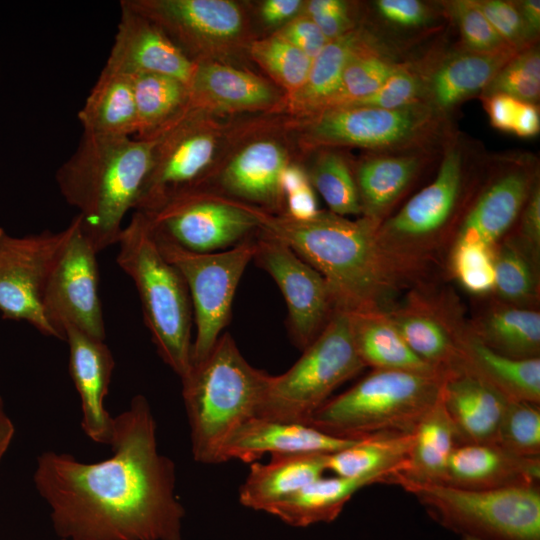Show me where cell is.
<instances>
[{
  "mask_svg": "<svg viewBox=\"0 0 540 540\" xmlns=\"http://www.w3.org/2000/svg\"><path fill=\"white\" fill-rule=\"evenodd\" d=\"M461 540H481V539H477V538H473V537H461Z\"/></svg>",
  "mask_w": 540,
  "mask_h": 540,
  "instance_id": "58",
  "label": "cell"
},
{
  "mask_svg": "<svg viewBox=\"0 0 540 540\" xmlns=\"http://www.w3.org/2000/svg\"><path fill=\"white\" fill-rule=\"evenodd\" d=\"M384 473L358 477L323 476L271 507L267 513L293 527L334 521L352 496L376 483H387Z\"/></svg>",
  "mask_w": 540,
  "mask_h": 540,
  "instance_id": "28",
  "label": "cell"
},
{
  "mask_svg": "<svg viewBox=\"0 0 540 540\" xmlns=\"http://www.w3.org/2000/svg\"><path fill=\"white\" fill-rule=\"evenodd\" d=\"M539 158L526 151L490 154L481 185L463 215L454 241L494 248L518 221L534 183Z\"/></svg>",
  "mask_w": 540,
  "mask_h": 540,
  "instance_id": "14",
  "label": "cell"
},
{
  "mask_svg": "<svg viewBox=\"0 0 540 540\" xmlns=\"http://www.w3.org/2000/svg\"><path fill=\"white\" fill-rule=\"evenodd\" d=\"M372 38L366 27L357 26L328 41L312 60L306 82L295 94L298 105L314 115L329 109L339 91L348 62Z\"/></svg>",
  "mask_w": 540,
  "mask_h": 540,
  "instance_id": "37",
  "label": "cell"
},
{
  "mask_svg": "<svg viewBox=\"0 0 540 540\" xmlns=\"http://www.w3.org/2000/svg\"><path fill=\"white\" fill-rule=\"evenodd\" d=\"M137 114L138 139L153 141L187 113L189 87L156 73L131 75Z\"/></svg>",
  "mask_w": 540,
  "mask_h": 540,
  "instance_id": "33",
  "label": "cell"
},
{
  "mask_svg": "<svg viewBox=\"0 0 540 540\" xmlns=\"http://www.w3.org/2000/svg\"><path fill=\"white\" fill-rule=\"evenodd\" d=\"M328 454L271 455L268 463L252 462L239 488V502L246 508L266 512L301 488L323 476Z\"/></svg>",
  "mask_w": 540,
  "mask_h": 540,
  "instance_id": "26",
  "label": "cell"
},
{
  "mask_svg": "<svg viewBox=\"0 0 540 540\" xmlns=\"http://www.w3.org/2000/svg\"><path fill=\"white\" fill-rule=\"evenodd\" d=\"M286 213L284 215L295 220L314 218L320 210L310 183L285 195Z\"/></svg>",
  "mask_w": 540,
  "mask_h": 540,
  "instance_id": "53",
  "label": "cell"
},
{
  "mask_svg": "<svg viewBox=\"0 0 540 540\" xmlns=\"http://www.w3.org/2000/svg\"><path fill=\"white\" fill-rule=\"evenodd\" d=\"M260 230L288 245L327 282L338 310L386 311L407 280L380 247L378 224L320 211L309 220L259 209Z\"/></svg>",
  "mask_w": 540,
  "mask_h": 540,
  "instance_id": "2",
  "label": "cell"
},
{
  "mask_svg": "<svg viewBox=\"0 0 540 540\" xmlns=\"http://www.w3.org/2000/svg\"><path fill=\"white\" fill-rule=\"evenodd\" d=\"M70 232L48 275L43 295L44 315L65 341L64 328L105 340L106 331L99 297L97 252L84 235L76 215Z\"/></svg>",
  "mask_w": 540,
  "mask_h": 540,
  "instance_id": "13",
  "label": "cell"
},
{
  "mask_svg": "<svg viewBox=\"0 0 540 540\" xmlns=\"http://www.w3.org/2000/svg\"><path fill=\"white\" fill-rule=\"evenodd\" d=\"M463 372L468 373L508 400L539 405L540 358L516 359L482 343L468 327L461 339Z\"/></svg>",
  "mask_w": 540,
  "mask_h": 540,
  "instance_id": "27",
  "label": "cell"
},
{
  "mask_svg": "<svg viewBox=\"0 0 540 540\" xmlns=\"http://www.w3.org/2000/svg\"><path fill=\"white\" fill-rule=\"evenodd\" d=\"M540 457L515 454L498 443H457L444 484L471 490L539 485Z\"/></svg>",
  "mask_w": 540,
  "mask_h": 540,
  "instance_id": "23",
  "label": "cell"
},
{
  "mask_svg": "<svg viewBox=\"0 0 540 540\" xmlns=\"http://www.w3.org/2000/svg\"><path fill=\"white\" fill-rule=\"evenodd\" d=\"M358 439L326 434L308 424L253 417L243 423L226 442L222 463L237 459L256 462L264 454H330L352 445Z\"/></svg>",
  "mask_w": 540,
  "mask_h": 540,
  "instance_id": "24",
  "label": "cell"
},
{
  "mask_svg": "<svg viewBox=\"0 0 540 540\" xmlns=\"http://www.w3.org/2000/svg\"><path fill=\"white\" fill-rule=\"evenodd\" d=\"M444 378L373 369L329 399L306 424L334 437L360 439L382 432H413L441 396Z\"/></svg>",
  "mask_w": 540,
  "mask_h": 540,
  "instance_id": "7",
  "label": "cell"
},
{
  "mask_svg": "<svg viewBox=\"0 0 540 540\" xmlns=\"http://www.w3.org/2000/svg\"><path fill=\"white\" fill-rule=\"evenodd\" d=\"M69 225L15 237L0 228V313L4 319L25 321L42 335L59 339L42 307L44 287Z\"/></svg>",
  "mask_w": 540,
  "mask_h": 540,
  "instance_id": "15",
  "label": "cell"
},
{
  "mask_svg": "<svg viewBox=\"0 0 540 540\" xmlns=\"http://www.w3.org/2000/svg\"><path fill=\"white\" fill-rule=\"evenodd\" d=\"M395 485L442 527L481 540H540L539 485L471 490L446 484Z\"/></svg>",
  "mask_w": 540,
  "mask_h": 540,
  "instance_id": "9",
  "label": "cell"
},
{
  "mask_svg": "<svg viewBox=\"0 0 540 540\" xmlns=\"http://www.w3.org/2000/svg\"><path fill=\"white\" fill-rule=\"evenodd\" d=\"M441 148L370 152L353 174L361 216L380 225L422 173L440 158Z\"/></svg>",
  "mask_w": 540,
  "mask_h": 540,
  "instance_id": "20",
  "label": "cell"
},
{
  "mask_svg": "<svg viewBox=\"0 0 540 540\" xmlns=\"http://www.w3.org/2000/svg\"><path fill=\"white\" fill-rule=\"evenodd\" d=\"M139 213L155 236L193 252L226 250L260 231L259 209L197 188Z\"/></svg>",
  "mask_w": 540,
  "mask_h": 540,
  "instance_id": "12",
  "label": "cell"
},
{
  "mask_svg": "<svg viewBox=\"0 0 540 540\" xmlns=\"http://www.w3.org/2000/svg\"><path fill=\"white\" fill-rule=\"evenodd\" d=\"M538 258L522 240H501L493 249L494 288L502 303L533 308L539 295Z\"/></svg>",
  "mask_w": 540,
  "mask_h": 540,
  "instance_id": "39",
  "label": "cell"
},
{
  "mask_svg": "<svg viewBox=\"0 0 540 540\" xmlns=\"http://www.w3.org/2000/svg\"><path fill=\"white\" fill-rule=\"evenodd\" d=\"M522 17L527 35L532 42H539L540 34V1L515 0Z\"/></svg>",
  "mask_w": 540,
  "mask_h": 540,
  "instance_id": "56",
  "label": "cell"
},
{
  "mask_svg": "<svg viewBox=\"0 0 540 540\" xmlns=\"http://www.w3.org/2000/svg\"><path fill=\"white\" fill-rule=\"evenodd\" d=\"M14 434V424L6 412L4 401L0 396V463L9 449Z\"/></svg>",
  "mask_w": 540,
  "mask_h": 540,
  "instance_id": "57",
  "label": "cell"
},
{
  "mask_svg": "<svg viewBox=\"0 0 540 540\" xmlns=\"http://www.w3.org/2000/svg\"><path fill=\"white\" fill-rule=\"evenodd\" d=\"M253 57L284 87L296 94L305 84L312 59L279 36L252 44Z\"/></svg>",
  "mask_w": 540,
  "mask_h": 540,
  "instance_id": "43",
  "label": "cell"
},
{
  "mask_svg": "<svg viewBox=\"0 0 540 540\" xmlns=\"http://www.w3.org/2000/svg\"><path fill=\"white\" fill-rule=\"evenodd\" d=\"M191 105L215 103L227 108H254L270 104L275 94L262 79L230 66L195 63L189 84Z\"/></svg>",
  "mask_w": 540,
  "mask_h": 540,
  "instance_id": "35",
  "label": "cell"
},
{
  "mask_svg": "<svg viewBox=\"0 0 540 540\" xmlns=\"http://www.w3.org/2000/svg\"><path fill=\"white\" fill-rule=\"evenodd\" d=\"M301 5L299 0H267L262 5V17L269 24H277L292 17Z\"/></svg>",
  "mask_w": 540,
  "mask_h": 540,
  "instance_id": "55",
  "label": "cell"
},
{
  "mask_svg": "<svg viewBox=\"0 0 540 540\" xmlns=\"http://www.w3.org/2000/svg\"><path fill=\"white\" fill-rule=\"evenodd\" d=\"M283 374L270 376L256 417L306 424L332 392L360 373L349 313L337 310L319 336Z\"/></svg>",
  "mask_w": 540,
  "mask_h": 540,
  "instance_id": "8",
  "label": "cell"
},
{
  "mask_svg": "<svg viewBox=\"0 0 540 540\" xmlns=\"http://www.w3.org/2000/svg\"><path fill=\"white\" fill-rule=\"evenodd\" d=\"M512 47L480 52L458 44L431 50L424 57L422 102L451 118L470 98L480 97L499 70L517 53Z\"/></svg>",
  "mask_w": 540,
  "mask_h": 540,
  "instance_id": "18",
  "label": "cell"
},
{
  "mask_svg": "<svg viewBox=\"0 0 540 540\" xmlns=\"http://www.w3.org/2000/svg\"><path fill=\"white\" fill-rule=\"evenodd\" d=\"M444 15L458 30L460 45L480 52L508 46L493 29L475 0H441Z\"/></svg>",
  "mask_w": 540,
  "mask_h": 540,
  "instance_id": "45",
  "label": "cell"
},
{
  "mask_svg": "<svg viewBox=\"0 0 540 540\" xmlns=\"http://www.w3.org/2000/svg\"><path fill=\"white\" fill-rule=\"evenodd\" d=\"M456 444V432L440 396L417 424L403 470L392 474L387 484L395 485L399 481L444 484L448 461Z\"/></svg>",
  "mask_w": 540,
  "mask_h": 540,
  "instance_id": "31",
  "label": "cell"
},
{
  "mask_svg": "<svg viewBox=\"0 0 540 540\" xmlns=\"http://www.w3.org/2000/svg\"><path fill=\"white\" fill-rule=\"evenodd\" d=\"M116 244V263L135 284L157 353L181 379L192 366L193 346V310L185 280L162 254L141 213L135 211Z\"/></svg>",
  "mask_w": 540,
  "mask_h": 540,
  "instance_id": "6",
  "label": "cell"
},
{
  "mask_svg": "<svg viewBox=\"0 0 540 540\" xmlns=\"http://www.w3.org/2000/svg\"><path fill=\"white\" fill-rule=\"evenodd\" d=\"M78 119L86 134L130 137L137 133L131 76L103 68Z\"/></svg>",
  "mask_w": 540,
  "mask_h": 540,
  "instance_id": "32",
  "label": "cell"
},
{
  "mask_svg": "<svg viewBox=\"0 0 540 540\" xmlns=\"http://www.w3.org/2000/svg\"><path fill=\"white\" fill-rule=\"evenodd\" d=\"M306 11L329 41L357 27L347 1L312 0L308 2Z\"/></svg>",
  "mask_w": 540,
  "mask_h": 540,
  "instance_id": "49",
  "label": "cell"
},
{
  "mask_svg": "<svg viewBox=\"0 0 540 540\" xmlns=\"http://www.w3.org/2000/svg\"><path fill=\"white\" fill-rule=\"evenodd\" d=\"M270 376L244 358L228 333L192 364L181 383L197 463H222L226 442L243 423L257 416Z\"/></svg>",
  "mask_w": 540,
  "mask_h": 540,
  "instance_id": "5",
  "label": "cell"
},
{
  "mask_svg": "<svg viewBox=\"0 0 540 540\" xmlns=\"http://www.w3.org/2000/svg\"><path fill=\"white\" fill-rule=\"evenodd\" d=\"M373 28L380 42L402 54L409 44L424 39L447 21L440 1L375 0L371 4Z\"/></svg>",
  "mask_w": 540,
  "mask_h": 540,
  "instance_id": "36",
  "label": "cell"
},
{
  "mask_svg": "<svg viewBox=\"0 0 540 540\" xmlns=\"http://www.w3.org/2000/svg\"><path fill=\"white\" fill-rule=\"evenodd\" d=\"M413 432H382L356 440L327 455L326 468L335 476L358 477L403 470L413 443ZM387 484V483H386Z\"/></svg>",
  "mask_w": 540,
  "mask_h": 540,
  "instance_id": "38",
  "label": "cell"
},
{
  "mask_svg": "<svg viewBox=\"0 0 540 540\" xmlns=\"http://www.w3.org/2000/svg\"><path fill=\"white\" fill-rule=\"evenodd\" d=\"M407 59L373 36L348 62L339 91L329 109L348 106L371 95Z\"/></svg>",
  "mask_w": 540,
  "mask_h": 540,
  "instance_id": "40",
  "label": "cell"
},
{
  "mask_svg": "<svg viewBox=\"0 0 540 540\" xmlns=\"http://www.w3.org/2000/svg\"><path fill=\"white\" fill-rule=\"evenodd\" d=\"M69 349L68 368L81 402V427L94 442L109 445L114 417L105 409L104 399L115 360L104 340L92 337L75 327L64 328Z\"/></svg>",
  "mask_w": 540,
  "mask_h": 540,
  "instance_id": "21",
  "label": "cell"
},
{
  "mask_svg": "<svg viewBox=\"0 0 540 540\" xmlns=\"http://www.w3.org/2000/svg\"><path fill=\"white\" fill-rule=\"evenodd\" d=\"M540 131L539 106L523 102L520 108L518 119L513 134L522 138H531Z\"/></svg>",
  "mask_w": 540,
  "mask_h": 540,
  "instance_id": "54",
  "label": "cell"
},
{
  "mask_svg": "<svg viewBox=\"0 0 540 540\" xmlns=\"http://www.w3.org/2000/svg\"><path fill=\"white\" fill-rule=\"evenodd\" d=\"M348 313L355 348L365 367L443 377L414 353L385 311Z\"/></svg>",
  "mask_w": 540,
  "mask_h": 540,
  "instance_id": "30",
  "label": "cell"
},
{
  "mask_svg": "<svg viewBox=\"0 0 540 540\" xmlns=\"http://www.w3.org/2000/svg\"><path fill=\"white\" fill-rule=\"evenodd\" d=\"M308 179L322 196L330 212L343 217L361 216L353 169L342 154L332 150L321 152Z\"/></svg>",
  "mask_w": 540,
  "mask_h": 540,
  "instance_id": "41",
  "label": "cell"
},
{
  "mask_svg": "<svg viewBox=\"0 0 540 540\" xmlns=\"http://www.w3.org/2000/svg\"><path fill=\"white\" fill-rule=\"evenodd\" d=\"M497 93L538 105L540 99L539 42L517 52L499 70L479 99Z\"/></svg>",
  "mask_w": 540,
  "mask_h": 540,
  "instance_id": "42",
  "label": "cell"
},
{
  "mask_svg": "<svg viewBox=\"0 0 540 540\" xmlns=\"http://www.w3.org/2000/svg\"><path fill=\"white\" fill-rule=\"evenodd\" d=\"M112 455L82 462L69 453L37 457L35 488L62 540H182L185 509L174 462L158 450L146 397L114 417Z\"/></svg>",
  "mask_w": 540,
  "mask_h": 540,
  "instance_id": "1",
  "label": "cell"
},
{
  "mask_svg": "<svg viewBox=\"0 0 540 540\" xmlns=\"http://www.w3.org/2000/svg\"><path fill=\"white\" fill-rule=\"evenodd\" d=\"M277 36L294 45L312 60L329 41L307 15L290 22Z\"/></svg>",
  "mask_w": 540,
  "mask_h": 540,
  "instance_id": "50",
  "label": "cell"
},
{
  "mask_svg": "<svg viewBox=\"0 0 540 540\" xmlns=\"http://www.w3.org/2000/svg\"><path fill=\"white\" fill-rule=\"evenodd\" d=\"M424 103L397 109L342 106L315 114L307 137L316 147L350 146L370 152L441 148L454 128Z\"/></svg>",
  "mask_w": 540,
  "mask_h": 540,
  "instance_id": "10",
  "label": "cell"
},
{
  "mask_svg": "<svg viewBox=\"0 0 540 540\" xmlns=\"http://www.w3.org/2000/svg\"><path fill=\"white\" fill-rule=\"evenodd\" d=\"M490 154L454 127L442 144L434 179L377 228L380 247L408 281L455 233L485 176Z\"/></svg>",
  "mask_w": 540,
  "mask_h": 540,
  "instance_id": "3",
  "label": "cell"
},
{
  "mask_svg": "<svg viewBox=\"0 0 540 540\" xmlns=\"http://www.w3.org/2000/svg\"><path fill=\"white\" fill-rule=\"evenodd\" d=\"M287 166L284 151L278 144L257 141L230 161L221 175V184L238 198L276 208L284 200L281 176Z\"/></svg>",
  "mask_w": 540,
  "mask_h": 540,
  "instance_id": "29",
  "label": "cell"
},
{
  "mask_svg": "<svg viewBox=\"0 0 540 540\" xmlns=\"http://www.w3.org/2000/svg\"><path fill=\"white\" fill-rule=\"evenodd\" d=\"M496 443L520 456L540 457L539 405L508 400Z\"/></svg>",
  "mask_w": 540,
  "mask_h": 540,
  "instance_id": "44",
  "label": "cell"
},
{
  "mask_svg": "<svg viewBox=\"0 0 540 540\" xmlns=\"http://www.w3.org/2000/svg\"><path fill=\"white\" fill-rule=\"evenodd\" d=\"M256 235L226 250L200 253L153 234L162 254L181 273L189 291L196 327L192 364L210 352L230 319L236 289L255 254Z\"/></svg>",
  "mask_w": 540,
  "mask_h": 540,
  "instance_id": "11",
  "label": "cell"
},
{
  "mask_svg": "<svg viewBox=\"0 0 540 540\" xmlns=\"http://www.w3.org/2000/svg\"><path fill=\"white\" fill-rule=\"evenodd\" d=\"M493 29L510 47L520 51L532 44L515 0H475Z\"/></svg>",
  "mask_w": 540,
  "mask_h": 540,
  "instance_id": "48",
  "label": "cell"
},
{
  "mask_svg": "<svg viewBox=\"0 0 540 540\" xmlns=\"http://www.w3.org/2000/svg\"><path fill=\"white\" fill-rule=\"evenodd\" d=\"M253 260L279 287L287 309L294 344L304 350L338 310L331 290L311 265L279 239L259 231Z\"/></svg>",
  "mask_w": 540,
  "mask_h": 540,
  "instance_id": "16",
  "label": "cell"
},
{
  "mask_svg": "<svg viewBox=\"0 0 540 540\" xmlns=\"http://www.w3.org/2000/svg\"><path fill=\"white\" fill-rule=\"evenodd\" d=\"M470 331L487 347L516 359L540 354V313L534 308L501 303L469 324Z\"/></svg>",
  "mask_w": 540,
  "mask_h": 540,
  "instance_id": "34",
  "label": "cell"
},
{
  "mask_svg": "<svg viewBox=\"0 0 540 540\" xmlns=\"http://www.w3.org/2000/svg\"><path fill=\"white\" fill-rule=\"evenodd\" d=\"M385 313L414 353L445 379L463 373L460 346L468 323L454 301L414 291Z\"/></svg>",
  "mask_w": 540,
  "mask_h": 540,
  "instance_id": "17",
  "label": "cell"
},
{
  "mask_svg": "<svg viewBox=\"0 0 540 540\" xmlns=\"http://www.w3.org/2000/svg\"><path fill=\"white\" fill-rule=\"evenodd\" d=\"M524 245L538 258L540 250V181L534 183L519 216Z\"/></svg>",
  "mask_w": 540,
  "mask_h": 540,
  "instance_id": "52",
  "label": "cell"
},
{
  "mask_svg": "<svg viewBox=\"0 0 540 540\" xmlns=\"http://www.w3.org/2000/svg\"><path fill=\"white\" fill-rule=\"evenodd\" d=\"M188 48L224 42L239 35L243 19L237 5L227 0H124Z\"/></svg>",
  "mask_w": 540,
  "mask_h": 540,
  "instance_id": "22",
  "label": "cell"
},
{
  "mask_svg": "<svg viewBox=\"0 0 540 540\" xmlns=\"http://www.w3.org/2000/svg\"><path fill=\"white\" fill-rule=\"evenodd\" d=\"M154 141L83 133L59 167L56 183L78 211L81 230L97 253L117 243L152 165Z\"/></svg>",
  "mask_w": 540,
  "mask_h": 540,
  "instance_id": "4",
  "label": "cell"
},
{
  "mask_svg": "<svg viewBox=\"0 0 540 540\" xmlns=\"http://www.w3.org/2000/svg\"><path fill=\"white\" fill-rule=\"evenodd\" d=\"M493 249L471 241H454L451 269L458 282L470 293L493 291Z\"/></svg>",
  "mask_w": 540,
  "mask_h": 540,
  "instance_id": "47",
  "label": "cell"
},
{
  "mask_svg": "<svg viewBox=\"0 0 540 540\" xmlns=\"http://www.w3.org/2000/svg\"><path fill=\"white\" fill-rule=\"evenodd\" d=\"M480 100L491 126L502 132L513 133L523 101L500 93Z\"/></svg>",
  "mask_w": 540,
  "mask_h": 540,
  "instance_id": "51",
  "label": "cell"
},
{
  "mask_svg": "<svg viewBox=\"0 0 540 540\" xmlns=\"http://www.w3.org/2000/svg\"><path fill=\"white\" fill-rule=\"evenodd\" d=\"M424 58L407 59L385 83L371 95L348 106L397 109L423 103Z\"/></svg>",
  "mask_w": 540,
  "mask_h": 540,
  "instance_id": "46",
  "label": "cell"
},
{
  "mask_svg": "<svg viewBox=\"0 0 540 540\" xmlns=\"http://www.w3.org/2000/svg\"><path fill=\"white\" fill-rule=\"evenodd\" d=\"M441 396L457 443H496L508 399L465 372L448 376Z\"/></svg>",
  "mask_w": 540,
  "mask_h": 540,
  "instance_id": "25",
  "label": "cell"
},
{
  "mask_svg": "<svg viewBox=\"0 0 540 540\" xmlns=\"http://www.w3.org/2000/svg\"><path fill=\"white\" fill-rule=\"evenodd\" d=\"M117 33L104 68L134 75L156 73L176 78L188 87L195 63L156 23L121 1Z\"/></svg>",
  "mask_w": 540,
  "mask_h": 540,
  "instance_id": "19",
  "label": "cell"
}]
</instances>
